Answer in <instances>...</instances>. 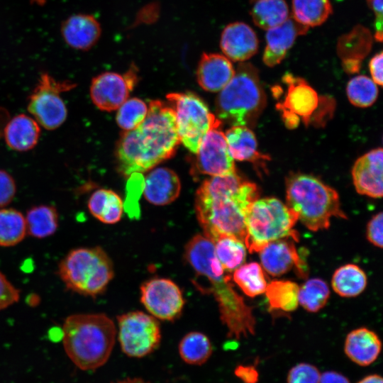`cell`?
<instances>
[{
    "mask_svg": "<svg viewBox=\"0 0 383 383\" xmlns=\"http://www.w3.org/2000/svg\"><path fill=\"white\" fill-rule=\"evenodd\" d=\"M258 196L257 187L243 182L236 172L206 179L196 190L194 204L203 235L212 243L223 236L244 243L246 213Z\"/></svg>",
    "mask_w": 383,
    "mask_h": 383,
    "instance_id": "1",
    "label": "cell"
},
{
    "mask_svg": "<svg viewBox=\"0 0 383 383\" xmlns=\"http://www.w3.org/2000/svg\"><path fill=\"white\" fill-rule=\"evenodd\" d=\"M179 143L174 110L162 101H151L143 121L121 135L116 152L118 170L130 176L151 170L172 157Z\"/></svg>",
    "mask_w": 383,
    "mask_h": 383,
    "instance_id": "2",
    "label": "cell"
},
{
    "mask_svg": "<svg viewBox=\"0 0 383 383\" xmlns=\"http://www.w3.org/2000/svg\"><path fill=\"white\" fill-rule=\"evenodd\" d=\"M184 257L196 276L207 280L209 286L198 289L212 294L216 299L228 337L239 340L254 335L256 321L252 309L234 289L231 277L225 275L213 243L204 235L197 234L185 245Z\"/></svg>",
    "mask_w": 383,
    "mask_h": 383,
    "instance_id": "3",
    "label": "cell"
},
{
    "mask_svg": "<svg viewBox=\"0 0 383 383\" xmlns=\"http://www.w3.org/2000/svg\"><path fill=\"white\" fill-rule=\"evenodd\" d=\"M62 343L67 356L82 370L104 365L113 348L116 329L104 313H75L62 325Z\"/></svg>",
    "mask_w": 383,
    "mask_h": 383,
    "instance_id": "4",
    "label": "cell"
},
{
    "mask_svg": "<svg viewBox=\"0 0 383 383\" xmlns=\"http://www.w3.org/2000/svg\"><path fill=\"white\" fill-rule=\"evenodd\" d=\"M286 197L287 206L312 231L327 229L333 216L348 218L340 208L337 192L311 175H289L286 182Z\"/></svg>",
    "mask_w": 383,
    "mask_h": 383,
    "instance_id": "5",
    "label": "cell"
},
{
    "mask_svg": "<svg viewBox=\"0 0 383 383\" xmlns=\"http://www.w3.org/2000/svg\"><path fill=\"white\" fill-rule=\"evenodd\" d=\"M265 103L257 70L250 62H241L216 98V117L232 126L249 128L255 124Z\"/></svg>",
    "mask_w": 383,
    "mask_h": 383,
    "instance_id": "6",
    "label": "cell"
},
{
    "mask_svg": "<svg viewBox=\"0 0 383 383\" xmlns=\"http://www.w3.org/2000/svg\"><path fill=\"white\" fill-rule=\"evenodd\" d=\"M57 274L67 289L94 298L105 292L114 270L109 256L96 246L71 250L60 260Z\"/></svg>",
    "mask_w": 383,
    "mask_h": 383,
    "instance_id": "7",
    "label": "cell"
},
{
    "mask_svg": "<svg viewBox=\"0 0 383 383\" xmlns=\"http://www.w3.org/2000/svg\"><path fill=\"white\" fill-rule=\"evenodd\" d=\"M297 220V214L278 199L257 198L245 216L246 248L252 253L278 239L290 238L298 241V233L293 229Z\"/></svg>",
    "mask_w": 383,
    "mask_h": 383,
    "instance_id": "8",
    "label": "cell"
},
{
    "mask_svg": "<svg viewBox=\"0 0 383 383\" xmlns=\"http://www.w3.org/2000/svg\"><path fill=\"white\" fill-rule=\"evenodd\" d=\"M166 97L175 113L180 143L196 154L205 134L211 129L218 128L222 122L192 92L170 93Z\"/></svg>",
    "mask_w": 383,
    "mask_h": 383,
    "instance_id": "9",
    "label": "cell"
},
{
    "mask_svg": "<svg viewBox=\"0 0 383 383\" xmlns=\"http://www.w3.org/2000/svg\"><path fill=\"white\" fill-rule=\"evenodd\" d=\"M76 87L77 84L70 80H57L48 73H42L28 97L27 109L30 116L46 130L58 128L67 117V109L62 94Z\"/></svg>",
    "mask_w": 383,
    "mask_h": 383,
    "instance_id": "10",
    "label": "cell"
},
{
    "mask_svg": "<svg viewBox=\"0 0 383 383\" xmlns=\"http://www.w3.org/2000/svg\"><path fill=\"white\" fill-rule=\"evenodd\" d=\"M118 341L129 357H142L157 348L161 340L156 318L142 311H131L118 316Z\"/></svg>",
    "mask_w": 383,
    "mask_h": 383,
    "instance_id": "11",
    "label": "cell"
},
{
    "mask_svg": "<svg viewBox=\"0 0 383 383\" xmlns=\"http://www.w3.org/2000/svg\"><path fill=\"white\" fill-rule=\"evenodd\" d=\"M140 301L151 316L171 321L180 316L185 302L180 288L171 279L161 277L141 285Z\"/></svg>",
    "mask_w": 383,
    "mask_h": 383,
    "instance_id": "12",
    "label": "cell"
},
{
    "mask_svg": "<svg viewBox=\"0 0 383 383\" xmlns=\"http://www.w3.org/2000/svg\"><path fill=\"white\" fill-rule=\"evenodd\" d=\"M137 81V69L134 65L123 74L103 72L92 79L90 97L93 104L101 111L116 110L128 99Z\"/></svg>",
    "mask_w": 383,
    "mask_h": 383,
    "instance_id": "13",
    "label": "cell"
},
{
    "mask_svg": "<svg viewBox=\"0 0 383 383\" xmlns=\"http://www.w3.org/2000/svg\"><path fill=\"white\" fill-rule=\"evenodd\" d=\"M196 154L195 168L199 174L213 177L235 172L225 134L218 128L205 134Z\"/></svg>",
    "mask_w": 383,
    "mask_h": 383,
    "instance_id": "14",
    "label": "cell"
},
{
    "mask_svg": "<svg viewBox=\"0 0 383 383\" xmlns=\"http://www.w3.org/2000/svg\"><path fill=\"white\" fill-rule=\"evenodd\" d=\"M290 238L269 243L259 252L264 270L272 276L282 275L295 267L299 275L306 273L305 264Z\"/></svg>",
    "mask_w": 383,
    "mask_h": 383,
    "instance_id": "15",
    "label": "cell"
},
{
    "mask_svg": "<svg viewBox=\"0 0 383 383\" xmlns=\"http://www.w3.org/2000/svg\"><path fill=\"white\" fill-rule=\"evenodd\" d=\"M283 81L288 89L284 101L277 105L282 114L291 113L301 118L308 125L319 105L316 91L303 79L286 73Z\"/></svg>",
    "mask_w": 383,
    "mask_h": 383,
    "instance_id": "16",
    "label": "cell"
},
{
    "mask_svg": "<svg viewBox=\"0 0 383 383\" xmlns=\"http://www.w3.org/2000/svg\"><path fill=\"white\" fill-rule=\"evenodd\" d=\"M383 152L374 149L355 162L352 176L356 191L372 198H381L383 194Z\"/></svg>",
    "mask_w": 383,
    "mask_h": 383,
    "instance_id": "17",
    "label": "cell"
},
{
    "mask_svg": "<svg viewBox=\"0 0 383 383\" xmlns=\"http://www.w3.org/2000/svg\"><path fill=\"white\" fill-rule=\"evenodd\" d=\"M258 38L253 29L243 22H234L223 29L220 47L225 56L234 62H245L258 49Z\"/></svg>",
    "mask_w": 383,
    "mask_h": 383,
    "instance_id": "18",
    "label": "cell"
},
{
    "mask_svg": "<svg viewBox=\"0 0 383 383\" xmlns=\"http://www.w3.org/2000/svg\"><path fill=\"white\" fill-rule=\"evenodd\" d=\"M308 29L289 17L281 25L267 30L263 62L268 67L279 64L294 45L296 37L305 34Z\"/></svg>",
    "mask_w": 383,
    "mask_h": 383,
    "instance_id": "19",
    "label": "cell"
},
{
    "mask_svg": "<svg viewBox=\"0 0 383 383\" xmlns=\"http://www.w3.org/2000/svg\"><path fill=\"white\" fill-rule=\"evenodd\" d=\"M101 33L100 23L89 14L72 15L61 25V34L66 44L79 50L91 49L99 40Z\"/></svg>",
    "mask_w": 383,
    "mask_h": 383,
    "instance_id": "20",
    "label": "cell"
},
{
    "mask_svg": "<svg viewBox=\"0 0 383 383\" xmlns=\"http://www.w3.org/2000/svg\"><path fill=\"white\" fill-rule=\"evenodd\" d=\"M235 70L225 55L204 52L196 69V80L205 91H220L233 78Z\"/></svg>",
    "mask_w": 383,
    "mask_h": 383,
    "instance_id": "21",
    "label": "cell"
},
{
    "mask_svg": "<svg viewBox=\"0 0 383 383\" xmlns=\"http://www.w3.org/2000/svg\"><path fill=\"white\" fill-rule=\"evenodd\" d=\"M372 45L370 31L362 26H355L343 35L338 41L337 52L344 70L350 74L358 72L362 60L370 52Z\"/></svg>",
    "mask_w": 383,
    "mask_h": 383,
    "instance_id": "22",
    "label": "cell"
},
{
    "mask_svg": "<svg viewBox=\"0 0 383 383\" xmlns=\"http://www.w3.org/2000/svg\"><path fill=\"white\" fill-rule=\"evenodd\" d=\"M181 184L177 174L167 167H158L150 172L144 180L145 199L156 206L173 202L179 195Z\"/></svg>",
    "mask_w": 383,
    "mask_h": 383,
    "instance_id": "23",
    "label": "cell"
},
{
    "mask_svg": "<svg viewBox=\"0 0 383 383\" xmlns=\"http://www.w3.org/2000/svg\"><path fill=\"white\" fill-rule=\"evenodd\" d=\"M40 136V125L31 116L24 113L11 118L4 130L6 144L17 152H26L34 148Z\"/></svg>",
    "mask_w": 383,
    "mask_h": 383,
    "instance_id": "24",
    "label": "cell"
},
{
    "mask_svg": "<svg viewBox=\"0 0 383 383\" xmlns=\"http://www.w3.org/2000/svg\"><path fill=\"white\" fill-rule=\"evenodd\" d=\"M381 348L380 339L374 331L360 328L348 334L344 350L353 362L360 366H367L376 360Z\"/></svg>",
    "mask_w": 383,
    "mask_h": 383,
    "instance_id": "25",
    "label": "cell"
},
{
    "mask_svg": "<svg viewBox=\"0 0 383 383\" xmlns=\"http://www.w3.org/2000/svg\"><path fill=\"white\" fill-rule=\"evenodd\" d=\"M228 150L233 159L249 161L254 164L264 163L270 157L257 150L254 133L244 126H231L225 133Z\"/></svg>",
    "mask_w": 383,
    "mask_h": 383,
    "instance_id": "26",
    "label": "cell"
},
{
    "mask_svg": "<svg viewBox=\"0 0 383 383\" xmlns=\"http://www.w3.org/2000/svg\"><path fill=\"white\" fill-rule=\"evenodd\" d=\"M87 206L94 217L106 224L118 223L123 211L121 198L113 191L106 189H99L92 193Z\"/></svg>",
    "mask_w": 383,
    "mask_h": 383,
    "instance_id": "27",
    "label": "cell"
},
{
    "mask_svg": "<svg viewBox=\"0 0 383 383\" xmlns=\"http://www.w3.org/2000/svg\"><path fill=\"white\" fill-rule=\"evenodd\" d=\"M250 15L254 23L269 30L283 23L290 16L284 0H250Z\"/></svg>",
    "mask_w": 383,
    "mask_h": 383,
    "instance_id": "28",
    "label": "cell"
},
{
    "mask_svg": "<svg viewBox=\"0 0 383 383\" xmlns=\"http://www.w3.org/2000/svg\"><path fill=\"white\" fill-rule=\"evenodd\" d=\"M27 233L35 238H45L54 234L59 223L57 209L40 204L29 209L25 216Z\"/></svg>",
    "mask_w": 383,
    "mask_h": 383,
    "instance_id": "29",
    "label": "cell"
},
{
    "mask_svg": "<svg viewBox=\"0 0 383 383\" xmlns=\"http://www.w3.org/2000/svg\"><path fill=\"white\" fill-rule=\"evenodd\" d=\"M292 9L293 19L309 28L323 24L333 12L330 0H292Z\"/></svg>",
    "mask_w": 383,
    "mask_h": 383,
    "instance_id": "30",
    "label": "cell"
},
{
    "mask_svg": "<svg viewBox=\"0 0 383 383\" xmlns=\"http://www.w3.org/2000/svg\"><path fill=\"white\" fill-rule=\"evenodd\" d=\"M333 290L343 297H353L361 294L367 286V276L357 265L348 264L337 269L332 277Z\"/></svg>",
    "mask_w": 383,
    "mask_h": 383,
    "instance_id": "31",
    "label": "cell"
},
{
    "mask_svg": "<svg viewBox=\"0 0 383 383\" xmlns=\"http://www.w3.org/2000/svg\"><path fill=\"white\" fill-rule=\"evenodd\" d=\"M213 352L209 338L197 331L186 334L179 344V353L184 362L193 365L205 363Z\"/></svg>",
    "mask_w": 383,
    "mask_h": 383,
    "instance_id": "32",
    "label": "cell"
},
{
    "mask_svg": "<svg viewBox=\"0 0 383 383\" xmlns=\"http://www.w3.org/2000/svg\"><path fill=\"white\" fill-rule=\"evenodd\" d=\"M27 234L23 214L12 208L0 209V246L12 247L20 243Z\"/></svg>",
    "mask_w": 383,
    "mask_h": 383,
    "instance_id": "33",
    "label": "cell"
},
{
    "mask_svg": "<svg viewBox=\"0 0 383 383\" xmlns=\"http://www.w3.org/2000/svg\"><path fill=\"white\" fill-rule=\"evenodd\" d=\"M299 289L294 282L273 280L267 285L265 293L271 308L291 312L298 306Z\"/></svg>",
    "mask_w": 383,
    "mask_h": 383,
    "instance_id": "34",
    "label": "cell"
},
{
    "mask_svg": "<svg viewBox=\"0 0 383 383\" xmlns=\"http://www.w3.org/2000/svg\"><path fill=\"white\" fill-rule=\"evenodd\" d=\"M213 243L216 256L224 270L233 271L245 262L246 247L240 240L231 236H223Z\"/></svg>",
    "mask_w": 383,
    "mask_h": 383,
    "instance_id": "35",
    "label": "cell"
},
{
    "mask_svg": "<svg viewBox=\"0 0 383 383\" xmlns=\"http://www.w3.org/2000/svg\"><path fill=\"white\" fill-rule=\"evenodd\" d=\"M233 279L250 297L265 293L267 285L262 268L257 262L244 264L235 270Z\"/></svg>",
    "mask_w": 383,
    "mask_h": 383,
    "instance_id": "36",
    "label": "cell"
},
{
    "mask_svg": "<svg viewBox=\"0 0 383 383\" xmlns=\"http://www.w3.org/2000/svg\"><path fill=\"white\" fill-rule=\"evenodd\" d=\"M329 295L327 284L319 278H313L299 289L298 301L307 311L317 312L326 305Z\"/></svg>",
    "mask_w": 383,
    "mask_h": 383,
    "instance_id": "37",
    "label": "cell"
},
{
    "mask_svg": "<svg viewBox=\"0 0 383 383\" xmlns=\"http://www.w3.org/2000/svg\"><path fill=\"white\" fill-rule=\"evenodd\" d=\"M346 92L352 104L365 108L375 102L378 96V87L368 77L357 75L348 82Z\"/></svg>",
    "mask_w": 383,
    "mask_h": 383,
    "instance_id": "38",
    "label": "cell"
},
{
    "mask_svg": "<svg viewBox=\"0 0 383 383\" xmlns=\"http://www.w3.org/2000/svg\"><path fill=\"white\" fill-rule=\"evenodd\" d=\"M116 122L125 131H131L138 126L145 119L148 107L138 98L127 99L118 109Z\"/></svg>",
    "mask_w": 383,
    "mask_h": 383,
    "instance_id": "39",
    "label": "cell"
},
{
    "mask_svg": "<svg viewBox=\"0 0 383 383\" xmlns=\"http://www.w3.org/2000/svg\"><path fill=\"white\" fill-rule=\"evenodd\" d=\"M321 373L311 364L299 363L293 367L287 375V383H319Z\"/></svg>",
    "mask_w": 383,
    "mask_h": 383,
    "instance_id": "40",
    "label": "cell"
},
{
    "mask_svg": "<svg viewBox=\"0 0 383 383\" xmlns=\"http://www.w3.org/2000/svg\"><path fill=\"white\" fill-rule=\"evenodd\" d=\"M20 291L0 272V311L18 301Z\"/></svg>",
    "mask_w": 383,
    "mask_h": 383,
    "instance_id": "41",
    "label": "cell"
},
{
    "mask_svg": "<svg viewBox=\"0 0 383 383\" xmlns=\"http://www.w3.org/2000/svg\"><path fill=\"white\" fill-rule=\"evenodd\" d=\"M16 184L6 170H0V209L6 207L15 197Z\"/></svg>",
    "mask_w": 383,
    "mask_h": 383,
    "instance_id": "42",
    "label": "cell"
},
{
    "mask_svg": "<svg viewBox=\"0 0 383 383\" xmlns=\"http://www.w3.org/2000/svg\"><path fill=\"white\" fill-rule=\"evenodd\" d=\"M382 217V212L374 216L368 222L366 231L367 240L379 248H382L383 245Z\"/></svg>",
    "mask_w": 383,
    "mask_h": 383,
    "instance_id": "43",
    "label": "cell"
},
{
    "mask_svg": "<svg viewBox=\"0 0 383 383\" xmlns=\"http://www.w3.org/2000/svg\"><path fill=\"white\" fill-rule=\"evenodd\" d=\"M383 0H366L367 5L372 10L375 15L374 20V35L376 40L381 42L382 40V4Z\"/></svg>",
    "mask_w": 383,
    "mask_h": 383,
    "instance_id": "44",
    "label": "cell"
},
{
    "mask_svg": "<svg viewBox=\"0 0 383 383\" xmlns=\"http://www.w3.org/2000/svg\"><path fill=\"white\" fill-rule=\"evenodd\" d=\"M382 51L375 54L369 62V69L372 76V79L376 84L382 86L383 84L382 78V63H383Z\"/></svg>",
    "mask_w": 383,
    "mask_h": 383,
    "instance_id": "45",
    "label": "cell"
},
{
    "mask_svg": "<svg viewBox=\"0 0 383 383\" xmlns=\"http://www.w3.org/2000/svg\"><path fill=\"white\" fill-rule=\"evenodd\" d=\"M235 374L245 383H257L258 380V372L252 366L239 365Z\"/></svg>",
    "mask_w": 383,
    "mask_h": 383,
    "instance_id": "46",
    "label": "cell"
},
{
    "mask_svg": "<svg viewBox=\"0 0 383 383\" xmlns=\"http://www.w3.org/2000/svg\"><path fill=\"white\" fill-rule=\"evenodd\" d=\"M319 383H350L344 375L334 372L328 371L321 374Z\"/></svg>",
    "mask_w": 383,
    "mask_h": 383,
    "instance_id": "47",
    "label": "cell"
},
{
    "mask_svg": "<svg viewBox=\"0 0 383 383\" xmlns=\"http://www.w3.org/2000/svg\"><path fill=\"white\" fill-rule=\"evenodd\" d=\"M357 383H383V380L382 377L379 374H370L361 379Z\"/></svg>",
    "mask_w": 383,
    "mask_h": 383,
    "instance_id": "48",
    "label": "cell"
},
{
    "mask_svg": "<svg viewBox=\"0 0 383 383\" xmlns=\"http://www.w3.org/2000/svg\"><path fill=\"white\" fill-rule=\"evenodd\" d=\"M113 383H150L140 378H126Z\"/></svg>",
    "mask_w": 383,
    "mask_h": 383,
    "instance_id": "49",
    "label": "cell"
},
{
    "mask_svg": "<svg viewBox=\"0 0 383 383\" xmlns=\"http://www.w3.org/2000/svg\"><path fill=\"white\" fill-rule=\"evenodd\" d=\"M30 2L42 6L45 4L46 0H30Z\"/></svg>",
    "mask_w": 383,
    "mask_h": 383,
    "instance_id": "50",
    "label": "cell"
}]
</instances>
